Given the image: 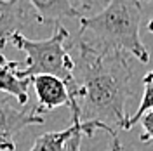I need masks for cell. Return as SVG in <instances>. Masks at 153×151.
I'll use <instances>...</instances> for the list:
<instances>
[{"label": "cell", "mask_w": 153, "mask_h": 151, "mask_svg": "<svg viewBox=\"0 0 153 151\" xmlns=\"http://www.w3.org/2000/svg\"><path fill=\"white\" fill-rule=\"evenodd\" d=\"M146 28H148V31H152V33H153V19L148 21V26H146Z\"/></svg>", "instance_id": "2e32d148"}, {"label": "cell", "mask_w": 153, "mask_h": 151, "mask_svg": "<svg viewBox=\"0 0 153 151\" xmlns=\"http://www.w3.org/2000/svg\"><path fill=\"white\" fill-rule=\"evenodd\" d=\"M71 4H73V7H75L80 14L82 12H87V10H92L96 7H105L106 4H108V0H71Z\"/></svg>", "instance_id": "7c38bea8"}, {"label": "cell", "mask_w": 153, "mask_h": 151, "mask_svg": "<svg viewBox=\"0 0 153 151\" xmlns=\"http://www.w3.org/2000/svg\"><path fill=\"white\" fill-rule=\"evenodd\" d=\"M139 122H141V127H143V134L139 135V141L141 142L153 141V110L146 111L139 118Z\"/></svg>", "instance_id": "8fae6325"}, {"label": "cell", "mask_w": 153, "mask_h": 151, "mask_svg": "<svg viewBox=\"0 0 153 151\" xmlns=\"http://www.w3.org/2000/svg\"><path fill=\"white\" fill-rule=\"evenodd\" d=\"M110 151H124V146H122L120 139L117 137V134L111 135V148H110Z\"/></svg>", "instance_id": "5bb4252c"}, {"label": "cell", "mask_w": 153, "mask_h": 151, "mask_svg": "<svg viewBox=\"0 0 153 151\" xmlns=\"http://www.w3.org/2000/svg\"><path fill=\"white\" fill-rule=\"evenodd\" d=\"M25 26V9L19 0H0V37L9 38Z\"/></svg>", "instance_id": "9c48e42d"}, {"label": "cell", "mask_w": 153, "mask_h": 151, "mask_svg": "<svg viewBox=\"0 0 153 151\" xmlns=\"http://www.w3.org/2000/svg\"><path fill=\"white\" fill-rule=\"evenodd\" d=\"M66 49L75 68V95L70 103L78 108V120L99 125V130L117 134L127 120V99L134 95V71L129 54L120 50H103L78 37Z\"/></svg>", "instance_id": "6da1fadb"}, {"label": "cell", "mask_w": 153, "mask_h": 151, "mask_svg": "<svg viewBox=\"0 0 153 151\" xmlns=\"http://www.w3.org/2000/svg\"><path fill=\"white\" fill-rule=\"evenodd\" d=\"M5 44H7V38H2V37H0V49L5 47Z\"/></svg>", "instance_id": "9a60e30c"}, {"label": "cell", "mask_w": 153, "mask_h": 151, "mask_svg": "<svg viewBox=\"0 0 153 151\" xmlns=\"http://www.w3.org/2000/svg\"><path fill=\"white\" fill-rule=\"evenodd\" d=\"M19 64L18 61H9L7 57L0 54V90L9 95H14L23 108L28 104V87L31 78H21L18 75Z\"/></svg>", "instance_id": "52a82bcc"}, {"label": "cell", "mask_w": 153, "mask_h": 151, "mask_svg": "<svg viewBox=\"0 0 153 151\" xmlns=\"http://www.w3.org/2000/svg\"><path fill=\"white\" fill-rule=\"evenodd\" d=\"M37 12L40 23H59V19L78 18L80 12L73 7L71 0H28Z\"/></svg>", "instance_id": "ba28073f"}, {"label": "cell", "mask_w": 153, "mask_h": 151, "mask_svg": "<svg viewBox=\"0 0 153 151\" xmlns=\"http://www.w3.org/2000/svg\"><path fill=\"white\" fill-rule=\"evenodd\" d=\"M141 14L139 0H108L97 14L80 18V35L91 33V40L82 38L103 50L125 52L146 64L150 52L139 37Z\"/></svg>", "instance_id": "7a4b0ae2"}, {"label": "cell", "mask_w": 153, "mask_h": 151, "mask_svg": "<svg viewBox=\"0 0 153 151\" xmlns=\"http://www.w3.org/2000/svg\"><path fill=\"white\" fill-rule=\"evenodd\" d=\"M82 132H75L66 142V150L65 151H82L80 150V141H82Z\"/></svg>", "instance_id": "4fadbf2b"}, {"label": "cell", "mask_w": 153, "mask_h": 151, "mask_svg": "<svg viewBox=\"0 0 153 151\" xmlns=\"http://www.w3.org/2000/svg\"><path fill=\"white\" fill-rule=\"evenodd\" d=\"M45 122L40 115L33 113V110H18L14 108L10 99H0V151H16L14 137L23 129L31 125H42Z\"/></svg>", "instance_id": "277c9868"}, {"label": "cell", "mask_w": 153, "mask_h": 151, "mask_svg": "<svg viewBox=\"0 0 153 151\" xmlns=\"http://www.w3.org/2000/svg\"><path fill=\"white\" fill-rule=\"evenodd\" d=\"M31 85L35 89L38 104L33 110V113L42 115L59 108V106H70V94H68L66 84L52 75H35L31 76Z\"/></svg>", "instance_id": "5b68a950"}, {"label": "cell", "mask_w": 153, "mask_h": 151, "mask_svg": "<svg viewBox=\"0 0 153 151\" xmlns=\"http://www.w3.org/2000/svg\"><path fill=\"white\" fill-rule=\"evenodd\" d=\"M143 97H141V103L137 106V110H136V113L131 115V116H127V120L125 123L122 125V130H129V129H132L136 123L139 122V118L143 116L146 111H150L153 110V70L150 73H146L143 78Z\"/></svg>", "instance_id": "30bf717a"}, {"label": "cell", "mask_w": 153, "mask_h": 151, "mask_svg": "<svg viewBox=\"0 0 153 151\" xmlns=\"http://www.w3.org/2000/svg\"><path fill=\"white\" fill-rule=\"evenodd\" d=\"M70 33L59 23L54 24L52 35L45 40H31L21 35L19 31L12 33L7 40L12 45L26 54V66L19 68L18 75L21 78H31L35 75H52L61 78L68 87L70 99L75 95V80H73V68L75 63L68 52L66 42Z\"/></svg>", "instance_id": "3957f363"}, {"label": "cell", "mask_w": 153, "mask_h": 151, "mask_svg": "<svg viewBox=\"0 0 153 151\" xmlns=\"http://www.w3.org/2000/svg\"><path fill=\"white\" fill-rule=\"evenodd\" d=\"M68 108L71 111V123H70V127H66L65 130L47 132V134L38 135L30 151H65L68 139L75 132H82L87 137H92L96 130H99V125L78 120V108H76L75 103H70Z\"/></svg>", "instance_id": "8992f818"}]
</instances>
